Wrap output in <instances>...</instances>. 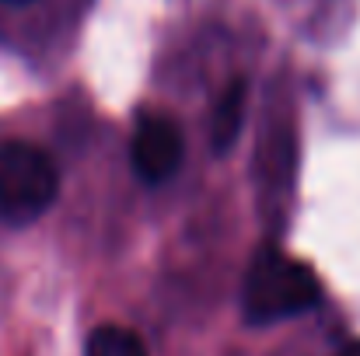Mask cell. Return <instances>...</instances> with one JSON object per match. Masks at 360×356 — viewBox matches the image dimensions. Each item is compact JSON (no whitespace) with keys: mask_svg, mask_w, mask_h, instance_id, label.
Segmentation results:
<instances>
[{"mask_svg":"<svg viewBox=\"0 0 360 356\" xmlns=\"http://www.w3.org/2000/svg\"><path fill=\"white\" fill-rule=\"evenodd\" d=\"M319 301H322L319 276L304 262L283 255L280 248H259V255L248 265L245 294H241V308L252 325L297 318L319 308Z\"/></svg>","mask_w":360,"mask_h":356,"instance_id":"obj_1","label":"cell"},{"mask_svg":"<svg viewBox=\"0 0 360 356\" xmlns=\"http://www.w3.org/2000/svg\"><path fill=\"white\" fill-rule=\"evenodd\" d=\"M60 192V171L49 154L25 140L0 143V224L28 228L39 220Z\"/></svg>","mask_w":360,"mask_h":356,"instance_id":"obj_2","label":"cell"},{"mask_svg":"<svg viewBox=\"0 0 360 356\" xmlns=\"http://www.w3.org/2000/svg\"><path fill=\"white\" fill-rule=\"evenodd\" d=\"M129 161L143 182H168L182 164V129L168 116H140L129 140Z\"/></svg>","mask_w":360,"mask_h":356,"instance_id":"obj_3","label":"cell"},{"mask_svg":"<svg viewBox=\"0 0 360 356\" xmlns=\"http://www.w3.org/2000/svg\"><path fill=\"white\" fill-rule=\"evenodd\" d=\"M245 98H248V88H245L241 77H235L224 88V95L217 98V105H214V116H210V150L228 154L235 147L241 122H245Z\"/></svg>","mask_w":360,"mask_h":356,"instance_id":"obj_4","label":"cell"},{"mask_svg":"<svg viewBox=\"0 0 360 356\" xmlns=\"http://www.w3.org/2000/svg\"><path fill=\"white\" fill-rule=\"evenodd\" d=\"M84 356H147V350L136 332H129L122 325H102L91 332Z\"/></svg>","mask_w":360,"mask_h":356,"instance_id":"obj_5","label":"cell"},{"mask_svg":"<svg viewBox=\"0 0 360 356\" xmlns=\"http://www.w3.org/2000/svg\"><path fill=\"white\" fill-rule=\"evenodd\" d=\"M340 356H360V343H350V346H347Z\"/></svg>","mask_w":360,"mask_h":356,"instance_id":"obj_6","label":"cell"},{"mask_svg":"<svg viewBox=\"0 0 360 356\" xmlns=\"http://www.w3.org/2000/svg\"><path fill=\"white\" fill-rule=\"evenodd\" d=\"M7 4H28V0H7Z\"/></svg>","mask_w":360,"mask_h":356,"instance_id":"obj_7","label":"cell"}]
</instances>
